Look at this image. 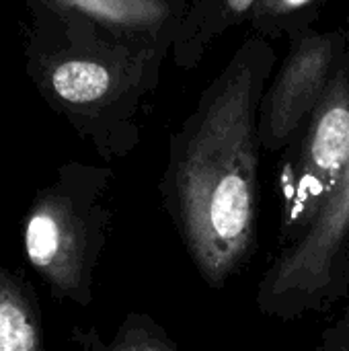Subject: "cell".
I'll list each match as a JSON object with an SVG mask.
<instances>
[{
	"mask_svg": "<svg viewBox=\"0 0 349 351\" xmlns=\"http://www.w3.org/2000/svg\"><path fill=\"white\" fill-rule=\"evenodd\" d=\"M276 66L274 43L251 33L169 140L158 191L210 288L237 276L255 249L259 107Z\"/></svg>",
	"mask_w": 349,
	"mask_h": 351,
	"instance_id": "obj_1",
	"label": "cell"
},
{
	"mask_svg": "<svg viewBox=\"0 0 349 351\" xmlns=\"http://www.w3.org/2000/svg\"><path fill=\"white\" fill-rule=\"evenodd\" d=\"M25 6V70L41 99L103 160L132 154L171 53L62 6Z\"/></svg>",
	"mask_w": 349,
	"mask_h": 351,
	"instance_id": "obj_2",
	"label": "cell"
},
{
	"mask_svg": "<svg viewBox=\"0 0 349 351\" xmlns=\"http://www.w3.org/2000/svg\"><path fill=\"white\" fill-rule=\"evenodd\" d=\"M109 167L64 162L23 218V253L56 302L88 306L95 269L107 245L113 208Z\"/></svg>",
	"mask_w": 349,
	"mask_h": 351,
	"instance_id": "obj_3",
	"label": "cell"
},
{
	"mask_svg": "<svg viewBox=\"0 0 349 351\" xmlns=\"http://www.w3.org/2000/svg\"><path fill=\"white\" fill-rule=\"evenodd\" d=\"M349 154L331 199L313 226L286 245L259 280L255 304L263 317L296 321L348 296Z\"/></svg>",
	"mask_w": 349,
	"mask_h": 351,
	"instance_id": "obj_4",
	"label": "cell"
},
{
	"mask_svg": "<svg viewBox=\"0 0 349 351\" xmlns=\"http://www.w3.org/2000/svg\"><path fill=\"white\" fill-rule=\"evenodd\" d=\"M280 173V218L288 245L300 239L323 212L341 181L349 154V56L331 88L290 146Z\"/></svg>",
	"mask_w": 349,
	"mask_h": 351,
	"instance_id": "obj_5",
	"label": "cell"
},
{
	"mask_svg": "<svg viewBox=\"0 0 349 351\" xmlns=\"http://www.w3.org/2000/svg\"><path fill=\"white\" fill-rule=\"evenodd\" d=\"M348 56L349 35L344 29H313L290 41V51L272 74L259 107L263 150H288L300 138Z\"/></svg>",
	"mask_w": 349,
	"mask_h": 351,
	"instance_id": "obj_6",
	"label": "cell"
},
{
	"mask_svg": "<svg viewBox=\"0 0 349 351\" xmlns=\"http://www.w3.org/2000/svg\"><path fill=\"white\" fill-rule=\"evenodd\" d=\"M171 53L189 0H41Z\"/></svg>",
	"mask_w": 349,
	"mask_h": 351,
	"instance_id": "obj_7",
	"label": "cell"
},
{
	"mask_svg": "<svg viewBox=\"0 0 349 351\" xmlns=\"http://www.w3.org/2000/svg\"><path fill=\"white\" fill-rule=\"evenodd\" d=\"M257 2L259 0H189V8L171 49L173 64L183 70L197 68L214 41L251 19Z\"/></svg>",
	"mask_w": 349,
	"mask_h": 351,
	"instance_id": "obj_8",
	"label": "cell"
},
{
	"mask_svg": "<svg viewBox=\"0 0 349 351\" xmlns=\"http://www.w3.org/2000/svg\"><path fill=\"white\" fill-rule=\"evenodd\" d=\"M0 351H45L37 294L21 271L0 267Z\"/></svg>",
	"mask_w": 349,
	"mask_h": 351,
	"instance_id": "obj_9",
	"label": "cell"
},
{
	"mask_svg": "<svg viewBox=\"0 0 349 351\" xmlns=\"http://www.w3.org/2000/svg\"><path fill=\"white\" fill-rule=\"evenodd\" d=\"M331 0H259L251 12L249 29L269 41H294L315 29L323 8Z\"/></svg>",
	"mask_w": 349,
	"mask_h": 351,
	"instance_id": "obj_10",
	"label": "cell"
},
{
	"mask_svg": "<svg viewBox=\"0 0 349 351\" xmlns=\"http://www.w3.org/2000/svg\"><path fill=\"white\" fill-rule=\"evenodd\" d=\"M99 351H179L177 341L169 331L146 313H130L113 339L107 346H99Z\"/></svg>",
	"mask_w": 349,
	"mask_h": 351,
	"instance_id": "obj_11",
	"label": "cell"
},
{
	"mask_svg": "<svg viewBox=\"0 0 349 351\" xmlns=\"http://www.w3.org/2000/svg\"><path fill=\"white\" fill-rule=\"evenodd\" d=\"M315 351H349V306L323 333Z\"/></svg>",
	"mask_w": 349,
	"mask_h": 351,
	"instance_id": "obj_12",
	"label": "cell"
}]
</instances>
